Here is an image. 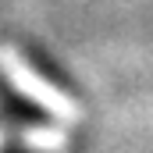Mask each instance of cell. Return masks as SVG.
Returning <instances> with one entry per match:
<instances>
[{
	"label": "cell",
	"mask_w": 153,
	"mask_h": 153,
	"mask_svg": "<svg viewBox=\"0 0 153 153\" xmlns=\"http://www.w3.org/2000/svg\"><path fill=\"white\" fill-rule=\"evenodd\" d=\"M0 71L7 75V82L14 85V93H22L25 100L39 103L46 114H53L57 121H68V125H78L82 121V107H78L71 96H64L61 89H53L43 75H36L29 68V61L14 50V46H0Z\"/></svg>",
	"instance_id": "6da1fadb"
},
{
	"label": "cell",
	"mask_w": 153,
	"mask_h": 153,
	"mask_svg": "<svg viewBox=\"0 0 153 153\" xmlns=\"http://www.w3.org/2000/svg\"><path fill=\"white\" fill-rule=\"evenodd\" d=\"M18 135H22V143L29 150H36V153H64L68 150V135L61 128H53V125H25Z\"/></svg>",
	"instance_id": "7a4b0ae2"
},
{
	"label": "cell",
	"mask_w": 153,
	"mask_h": 153,
	"mask_svg": "<svg viewBox=\"0 0 153 153\" xmlns=\"http://www.w3.org/2000/svg\"><path fill=\"white\" fill-rule=\"evenodd\" d=\"M0 146H4V132H0Z\"/></svg>",
	"instance_id": "3957f363"
}]
</instances>
